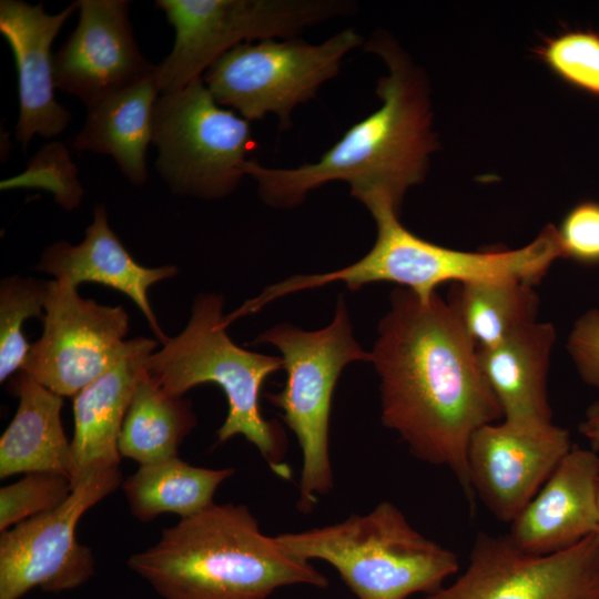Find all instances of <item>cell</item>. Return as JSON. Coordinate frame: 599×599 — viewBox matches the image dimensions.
<instances>
[{"instance_id": "cell-28", "label": "cell", "mask_w": 599, "mask_h": 599, "mask_svg": "<svg viewBox=\"0 0 599 599\" xmlns=\"http://www.w3.org/2000/svg\"><path fill=\"white\" fill-rule=\"evenodd\" d=\"M39 187L51 192L64 210L77 209L83 196L77 166L61 142L43 145L28 162L26 171L1 181V190Z\"/></svg>"}, {"instance_id": "cell-15", "label": "cell", "mask_w": 599, "mask_h": 599, "mask_svg": "<svg viewBox=\"0 0 599 599\" xmlns=\"http://www.w3.org/2000/svg\"><path fill=\"white\" fill-rule=\"evenodd\" d=\"M126 0H79V22L54 54L55 88L89 106L151 74L140 52Z\"/></svg>"}, {"instance_id": "cell-21", "label": "cell", "mask_w": 599, "mask_h": 599, "mask_svg": "<svg viewBox=\"0 0 599 599\" xmlns=\"http://www.w3.org/2000/svg\"><path fill=\"white\" fill-rule=\"evenodd\" d=\"M18 409L0 439V477L20 473H55L75 479L71 441L62 423L63 397L26 372L10 383Z\"/></svg>"}, {"instance_id": "cell-27", "label": "cell", "mask_w": 599, "mask_h": 599, "mask_svg": "<svg viewBox=\"0 0 599 599\" xmlns=\"http://www.w3.org/2000/svg\"><path fill=\"white\" fill-rule=\"evenodd\" d=\"M539 58L565 82L599 97V33L567 31L547 39Z\"/></svg>"}, {"instance_id": "cell-7", "label": "cell", "mask_w": 599, "mask_h": 599, "mask_svg": "<svg viewBox=\"0 0 599 599\" xmlns=\"http://www.w3.org/2000/svg\"><path fill=\"white\" fill-rule=\"evenodd\" d=\"M282 354L286 382L278 393L265 394L280 408L281 417L295 435L303 464L297 508L308 514L318 498L333 488L329 458V416L336 383L344 367L353 362H370L354 338L345 305L339 298L332 322L317 331H303L278 324L257 338Z\"/></svg>"}, {"instance_id": "cell-31", "label": "cell", "mask_w": 599, "mask_h": 599, "mask_svg": "<svg viewBox=\"0 0 599 599\" xmlns=\"http://www.w3.org/2000/svg\"><path fill=\"white\" fill-rule=\"evenodd\" d=\"M567 351L581 379L599 388V309L590 308L575 322Z\"/></svg>"}, {"instance_id": "cell-1", "label": "cell", "mask_w": 599, "mask_h": 599, "mask_svg": "<svg viewBox=\"0 0 599 599\" xmlns=\"http://www.w3.org/2000/svg\"><path fill=\"white\" fill-rule=\"evenodd\" d=\"M370 362L379 377L380 418L417 459L448 468L475 507L467 449L473 434L502 418L478 347L448 300L398 287L380 319Z\"/></svg>"}, {"instance_id": "cell-33", "label": "cell", "mask_w": 599, "mask_h": 599, "mask_svg": "<svg viewBox=\"0 0 599 599\" xmlns=\"http://www.w3.org/2000/svg\"><path fill=\"white\" fill-rule=\"evenodd\" d=\"M596 535L599 537V521H598V527H597Z\"/></svg>"}, {"instance_id": "cell-4", "label": "cell", "mask_w": 599, "mask_h": 599, "mask_svg": "<svg viewBox=\"0 0 599 599\" xmlns=\"http://www.w3.org/2000/svg\"><path fill=\"white\" fill-rule=\"evenodd\" d=\"M377 234L373 247L358 261L333 272L296 275L266 288L272 302L284 295L342 282L357 291L366 284L388 282L430 298L447 282L519 281L536 285L554 262L564 257L558 230L545 226L529 244L516 250L466 252L448 248L407 230L389 205L368 210Z\"/></svg>"}, {"instance_id": "cell-29", "label": "cell", "mask_w": 599, "mask_h": 599, "mask_svg": "<svg viewBox=\"0 0 599 599\" xmlns=\"http://www.w3.org/2000/svg\"><path fill=\"white\" fill-rule=\"evenodd\" d=\"M73 481L55 473H29L0 489V531L62 505Z\"/></svg>"}, {"instance_id": "cell-14", "label": "cell", "mask_w": 599, "mask_h": 599, "mask_svg": "<svg viewBox=\"0 0 599 599\" xmlns=\"http://www.w3.org/2000/svg\"><path fill=\"white\" fill-rule=\"evenodd\" d=\"M571 447L569 430L554 423L484 425L467 449L473 491L495 518L511 524Z\"/></svg>"}, {"instance_id": "cell-13", "label": "cell", "mask_w": 599, "mask_h": 599, "mask_svg": "<svg viewBox=\"0 0 599 599\" xmlns=\"http://www.w3.org/2000/svg\"><path fill=\"white\" fill-rule=\"evenodd\" d=\"M422 599H599V537L531 555L507 536L477 534L465 571Z\"/></svg>"}, {"instance_id": "cell-22", "label": "cell", "mask_w": 599, "mask_h": 599, "mask_svg": "<svg viewBox=\"0 0 599 599\" xmlns=\"http://www.w3.org/2000/svg\"><path fill=\"white\" fill-rule=\"evenodd\" d=\"M160 94L153 71L87 106L73 148L112 156L131 183L144 184L145 156L153 139V110Z\"/></svg>"}, {"instance_id": "cell-2", "label": "cell", "mask_w": 599, "mask_h": 599, "mask_svg": "<svg viewBox=\"0 0 599 599\" xmlns=\"http://www.w3.org/2000/svg\"><path fill=\"white\" fill-rule=\"evenodd\" d=\"M365 49L379 55L388 69L376 85L380 106L346 130L314 163L276 169L250 159L244 173L256 181L268 205L293 207L311 191L343 181L367 210L389 205L398 211L407 190L424 180L429 154L437 146L425 78L382 32Z\"/></svg>"}, {"instance_id": "cell-17", "label": "cell", "mask_w": 599, "mask_h": 599, "mask_svg": "<svg viewBox=\"0 0 599 599\" xmlns=\"http://www.w3.org/2000/svg\"><path fill=\"white\" fill-rule=\"evenodd\" d=\"M78 9L77 1L57 14L42 2L0 1V32L9 43L18 71L19 119L16 138L26 150L35 134L53 138L71 121L70 112L54 98L51 44L64 22Z\"/></svg>"}, {"instance_id": "cell-9", "label": "cell", "mask_w": 599, "mask_h": 599, "mask_svg": "<svg viewBox=\"0 0 599 599\" xmlns=\"http://www.w3.org/2000/svg\"><path fill=\"white\" fill-rule=\"evenodd\" d=\"M152 142L156 170L172 192L205 200L237 187L254 149L250 122L221 108L203 78L159 95Z\"/></svg>"}, {"instance_id": "cell-10", "label": "cell", "mask_w": 599, "mask_h": 599, "mask_svg": "<svg viewBox=\"0 0 599 599\" xmlns=\"http://www.w3.org/2000/svg\"><path fill=\"white\" fill-rule=\"evenodd\" d=\"M277 40L234 47L209 67L203 81L220 105L233 108L248 122L273 113L280 128L287 130L293 110L336 77L343 58L363 38L348 28L318 44L298 38Z\"/></svg>"}, {"instance_id": "cell-8", "label": "cell", "mask_w": 599, "mask_h": 599, "mask_svg": "<svg viewBox=\"0 0 599 599\" xmlns=\"http://www.w3.org/2000/svg\"><path fill=\"white\" fill-rule=\"evenodd\" d=\"M175 30L170 54L155 65L161 94L184 89L234 47L292 39L306 28L351 14L348 0H158Z\"/></svg>"}, {"instance_id": "cell-5", "label": "cell", "mask_w": 599, "mask_h": 599, "mask_svg": "<svg viewBox=\"0 0 599 599\" xmlns=\"http://www.w3.org/2000/svg\"><path fill=\"white\" fill-rule=\"evenodd\" d=\"M226 327L222 296L201 294L193 303L186 327L151 354L146 372L165 393L176 397L196 385L216 384L229 405L226 418L216 432L217 443L242 435L274 474L291 479L281 428L266 420L260 408L261 388L271 374L283 368L282 357L237 346Z\"/></svg>"}, {"instance_id": "cell-16", "label": "cell", "mask_w": 599, "mask_h": 599, "mask_svg": "<svg viewBox=\"0 0 599 599\" xmlns=\"http://www.w3.org/2000/svg\"><path fill=\"white\" fill-rule=\"evenodd\" d=\"M599 521V455L572 445L518 517L508 535L520 550L551 555L596 534Z\"/></svg>"}, {"instance_id": "cell-20", "label": "cell", "mask_w": 599, "mask_h": 599, "mask_svg": "<svg viewBox=\"0 0 599 599\" xmlns=\"http://www.w3.org/2000/svg\"><path fill=\"white\" fill-rule=\"evenodd\" d=\"M555 342L554 325L536 321L494 346L478 348L481 372L500 405L502 419L552 423L547 382Z\"/></svg>"}, {"instance_id": "cell-23", "label": "cell", "mask_w": 599, "mask_h": 599, "mask_svg": "<svg viewBox=\"0 0 599 599\" xmlns=\"http://www.w3.org/2000/svg\"><path fill=\"white\" fill-rule=\"evenodd\" d=\"M234 471L196 467L173 457L140 465L122 487L132 515L140 521L167 512L186 518L212 505L216 489Z\"/></svg>"}, {"instance_id": "cell-26", "label": "cell", "mask_w": 599, "mask_h": 599, "mask_svg": "<svg viewBox=\"0 0 599 599\" xmlns=\"http://www.w3.org/2000/svg\"><path fill=\"white\" fill-rule=\"evenodd\" d=\"M49 282L12 276L0 285V380H6L23 365L31 345L23 324L28 318H44Z\"/></svg>"}, {"instance_id": "cell-30", "label": "cell", "mask_w": 599, "mask_h": 599, "mask_svg": "<svg viewBox=\"0 0 599 599\" xmlns=\"http://www.w3.org/2000/svg\"><path fill=\"white\" fill-rule=\"evenodd\" d=\"M564 257L599 264V203L586 201L572 207L557 227Z\"/></svg>"}, {"instance_id": "cell-24", "label": "cell", "mask_w": 599, "mask_h": 599, "mask_svg": "<svg viewBox=\"0 0 599 599\" xmlns=\"http://www.w3.org/2000/svg\"><path fill=\"white\" fill-rule=\"evenodd\" d=\"M195 425L191 402L165 393L145 367L123 422L119 451L140 465L176 457Z\"/></svg>"}, {"instance_id": "cell-6", "label": "cell", "mask_w": 599, "mask_h": 599, "mask_svg": "<svg viewBox=\"0 0 599 599\" xmlns=\"http://www.w3.org/2000/svg\"><path fill=\"white\" fill-rule=\"evenodd\" d=\"M290 554L329 564L357 599L437 592L457 573V555L425 537L390 501L343 521L275 536Z\"/></svg>"}, {"instance_id": "cell-12", "label": "cell", "mask_w": 599, "mask_h": 599, "mask_svg": "<svg viewBox=\"0 0 599 599\" xmlns=\"http://www.w3.org/2000/svg\"><path fill=\"white\" fill-rule=\"evenodd\" d=\"M78 286L51 281L43 333L31 345L22 370L53 393L74 397L124 351L129 315L122 306L83 298Z\"/></svg>"}, {"instance_id": "cell-25", "label": "cell", "mask_w": 599, "mask_h": 599, "mask_svg": "<svg viewBox=\"0 0 599 599\" xmlns=\"http://www.w3.org/2000/svg\"><path fill=\"white\" fill-rule=\"evenodd\" d=\"M448 301L478 348L536 322L540 304L534 285L519 281L455 283Z\"/></svg>"}, {"instance_id": "cell-18", "label": "cell", "mask_w": 599, "mask_h": 599, "mask_svg": "<svg viewBox=\"0 0 599 599\" xmlns=\"http://www.w3.org/2000/svg\"><path fill=\"white\" fill-rule=\"evenodd\" d=\"M35 268L75 286L93 282L124 293L141 309L159 341L164 344L169 339L151 308L148 292L153 284L174 276L177 270L173 265H140L109 226L104 205L94 209L93 221L81 243L59 241L48 246Z\"/></svg>"}, {"instance_id": "cell-19", "label": "cell", "mask_w": 599, "mask_h": 599, "mask_svg": "<svg viewBox=\"0 0 599 599\" xmlns=\"http://www.w3.org/2000/svg\"><path fill=\"white\" fill-rule=\"evenodd\" d=\"M156 346V341L146 337L126 341L116 362L73 397L71 446L75 478L95 465H120L119 438L123 422Z\"/></svg>"}, {"instance_id": "cell-3", "label": "cell", "mask_w": 599, "mask_h": 599, "mask_svg": "<svg viewBox=\"0 0 599 599\" xmlns=\"http://www.w3.org/2000/svg\"><path fill=\"white\" fill-rule=\"evenodd\" d=\"M164 599H267L281 587L328 586L308 561L264 535L245 505L212 504L128 559Z\"/></svg>"}, {"instance_id": "cell-32", "label": "cell", "mask_w": 599, "mask_h": 599, "mask_svg": "<svg viewBox=\"0 0 599 599\" xmlns=\"http://www.w3.org/2000/svg\"><path fill=\"white\" fill-rule=\"evenodd\" d=\"M579 433L588 439L590 448L599 451V400L588 406L579 424Z\"/></svg>"}, {"instance_id": "cell-11", "label": "cell", "mask_w": 599, "mask_h": 599, "mask_svg": "<svg viewBox=\"0 0 599 599\" xmlns=\"http://www.w3.org/2000/svg\"><path fill=\"white\" fill-rule=\"evenodd\" d=\"M122 484L120 465H95L73 481L59 507L1 532L0 599H20L40 588L60 592L94 575V558L75 536L80 518Z\"/></svg>"}]
</instances>
